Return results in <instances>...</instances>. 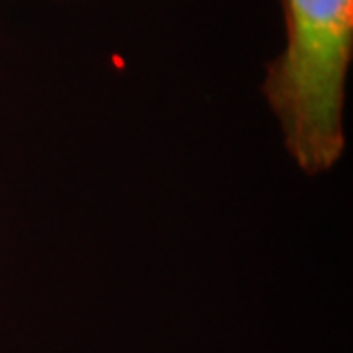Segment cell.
<instances>
[{
	"mask_svg": "<svg viewBox=\"0 0 353 353\" xmlns=\"http://www.w3.org/2000/svg\"><path fill=\"white\" fill-rule=\"evenodd\" d=\"M285 48L268 62L264 97L294 163L307 174H321L347 147L353 0H285Z\"/></svg>",
	"mask_w": 353,
	"mask_h": 353,
	"instance_id": "obj_1",
	"label": "cell"
}]
</instances>
